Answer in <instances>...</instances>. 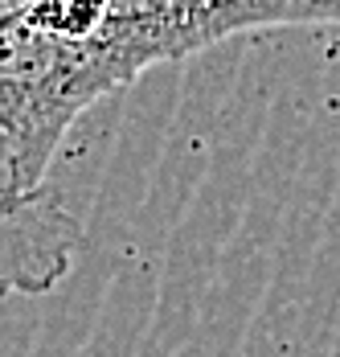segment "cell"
Masks as SVG:
<instances>
[{"mask_svg": "<svg viewBox=\"0 0 340 357\" xmlns=\"http://www.w3.org/2000/svg\"><path fill=\"white\" fill-rule=\"evenodd\" d=\"M132 86L102 41H58L4 21L0 45V193L49 189L70 128L99 99Z\"/></svg>", "mask_w": 340, "mask_h": 357, "instance_id": "6da1fadb", "label": "cell"}, {"mask_svg": "<svg viewBox=\"0 0 340 357\" xmlns=\"http://www.w3.org/2000/svg\"><path fill=\"white\" fill-rule=\"evenodd\" d=\"M238 33H254L238 0H111L99 41L136 82L152 66L193 58Z\"/></svg>", "mask_w": 340, "mask_h": 357, "instance_id": "7a4b0ae2", "label": "cell"}, {"mask_svg": "<svg viewBox=\"0 0 340 357\" xmlns=\"http://www.w3.org/2000/svg\"><path fill=\"white\" fill-rule=\"evenodd\" d=\"M82 226L49 189L4 197V284L25 296H45L74 267Z\"/></svg>", "mask_w": 340, "mask_h": 357, "instance_id": "3957f363", "label": "cell"}, {"mask_svg": "<svg viewBox=\"0 0 340 357\" xmlns=\"http://www.w3.org/2000/svg\"><path fill=\"white\" fill-rule=\"evenodd\" d=\"M111 0H33L25 13L8 17L58 41H95L107 25Z\"/></svg>", "mask_w": 340, "mask_h": 357, "instance_id": "277c9868", "label": "cell"}, {"mask_svg": "<svg viewBox=\"0 0 340 357\" xmlns=\"http://www.w3.org/2000/svg\"><path fill=\"white\" fill-rule=\"evenodd\" d=\"M254 33L263 29H340V0H238Z\"/></svg>", "mask_w": 340, "mask_h": 357, "instance_id": "5b68a950", "label": "cell"}, {"mask_svg": "<svg viewBox=\"0 0 340 357\" xmlns=\"http://www.w3.org/2000/svg\"><path fill=\"white\" fill-rule=\"evenodd\" d=\"M0 4H4V21H8V17H17V13H25V8H29L33 0H0Z\"/></svg>", "mask_w": 340, "mask_h": 357, "instance_id": "8992f818", "label": "cell"}]
</instances>
